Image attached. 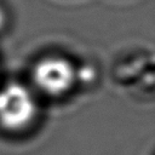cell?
<instances>
[{
	"mask_svg": "<svg viewBox=\"0 0 155 155\" xmlns=\"http://www.w3.org/2000/svg\"><path fill=\"white\" fill-rule=\"evenodd\" d=\"M38 115L39 102L30 87L12 81L0 88V128L10 133L24 132Z\"/></svg>",
	"mask_w": 155,
	"mask_h": 155,
	"instance_id": "6da1fadb",
	"label": "cell"
},
{
	"mask_svg": "<svg viewBox=\"0 0 155 155\" xmlns=\"http://www.w3.org/2000/svg\"><path fill=\"white\" fill-rule=\"evenodd\" d=\"M31 81L36 92L51 98L68 94L78 81L75 65L62 56L40 58L31 69Z\"/></svg>",
	"mask_w": 155,
	"mask_h": 155,
	"instance_id": "7a4b0ae2",
	"label": "cell"
},
{
	"mask_svg": "<svg viewBox=\"0 0 155 155\" xmlns=\"http://www.w3.org/2000/svg\"><path fill=\"white\" fill-rule=\"evenodd\" d=\"M5 25H6V13L4 8L0 6V31L5 28Z\"/></svg>",
	"mask_w": 155,
	"mask_h": 155,
	"instance_id": "3957f363",
	"label": "cell"
}]
</instances>
